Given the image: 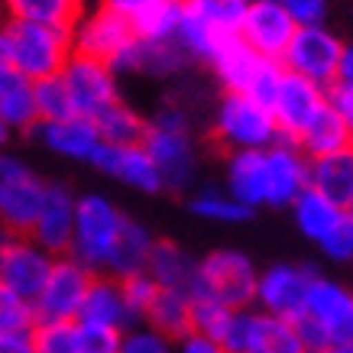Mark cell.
Masks as SVG:
<instances>
[{
	"mask_svg": "<svg viewBox=\"0 0 353 353\" xmlns=\"http://www.w3.org/2000/svg\"><path fill=\"white\" fill-rule=\"evenodd\" d=\"M308 324L327 337L331 347L337 343H353V292L341 282H331L324 276H314L305 299V314Z\"/></svg>",
	"mask_w": 353,
	"mask_h": 353,
	"instance_id": "7c38bea8",
	"label": "cell"
},
{
	"mask_svg": "<svg viewBox=\"0 0 353 353\" xmlns=\"http://www.w3.org/2000/svg\"><path fill=\"white\" fill-rule=\"evenodd\" d=\"M350 152H353V150H350Z\"/></svg>",
	"mask_w": 353,
	"mask_h": 353,
	"instance_id": "6f0895ef",
	"label": "cell"
},
{
	"mask_svg": "<svg viewBox=\"0 0 353 353\" xmlns=\"http://www.w3.org/2000/svg\"><path fill=\"white\" fill-rule=\"evenodd\" d=\"M23 353H32V350H30V347H26V350H23Z\"/></svg>",
	"mask_w": 353,
	"mask_h": 353,
	"instance_id": "9f6ffc18",
	"label": "cell"
},
{
	"mask_svg": "<svg viewBox=\"0 0 353 353\" xmlns=\"http://www.w3.org/2000/svg\"><path fill=\"white\" fill-rule=\"evenodd\" d=\"M62 85L72 101V114L85 120H94L101 110H108L110 104H117V88H114V72L108 65L75 55L65 62L62 68Z\"/></svg>",
	"mask_w": 353,
	"mask_h": 353,
	"instance_id": "8fae6325",
	"label": "cell"
},
{
	"mask_svg": "<svg viewBox=\"0 0 353 353\" xmlns=\"http://www.w3.org/2000/svg\"><path fill=\"white\" fill-rule=\"evenodd\" d=\"M52 263L55 259L46 250H39L30 236H17L7 230L0 234V285L10 289L13 295L36 301L52 272Z\"/></svg>",
	"mask_w": 353,
	"mask_h": 353,
	"instance_id": "9c48e42d",
	"label": "cell"
},
{
	"mask_svg": "<svg viewBox=\"0 0 353 353\" xmlns=\"http://www.w3.org/2000/svg\"><path fill=\"white\" fill-rule=\"evenodd\" d=\"M43 139L49 150H55L59 156L68 159H88L94 156V150L101 146L97 127L85 117H68V120H55V123H43Z\"/></svg>",
	"mask_w": 353,
	"mask_h": 353,
	"instance_id": "d4e9b609",
	"label": "cell"
},
{
	"mask_svg": "<svg viewBox=\"0 0 353 353\" xmlns=\"http://www.w3.org/2000/svg\"><path fill=\"white\" fill-rule=\"evenodd\" d=\"M295 221H299L301 234L321 243L324 236L331 234L334 227L343 221V208L331 204L327 198H324V194L305 188V192L295 198Z\"/></svg>",
	"mask_w": 353,
	"mask_h": 353,
	"instance_id": "1f68e13d",
	"label": "cell"
},
{
	"mask_svg": "<svg viewBox=\"0 0 353 353\" xmlns=\"http://www.w3.org/2000/svg\"><path fill=\"white\" fill-rule=\"evenodd\" d=\"M36 101H32V81L13 72L10 65L0 68V123L10 130H30L36 127Z\"/></svg>",
	"mask_w": 353,
	"mask_h": 353,
	"instance_id": "484cf974",
	"label": "cell"
},
{
	"mask_svg": "<svg viewBox=\"0 0 353 353\" xmlns=\"http://www.w3.org/2000/svg\"><path fill=\"white\" fill-rule=\"evenodd\" d=\"M192 211L201 217H211V221H224V224H236V221H250V208L236 204L234 198H224V194H201L192 201Z\"/></svg>",
	"mask_w": 353,
	"mask_h": 353,
	"instance_id": "ab89813d",
	"label": "cell"
},
{
	"mask_svg": "<svg viewBox=\"0 0 353 353\" xmlns=\"http://www.w3.org/2000/svg\"><path fill=\"white\" fill-rule=\"evenodd\" d=\"M343 217H347V221H350V224H353V194H350V201L343 204Z\"/></svg>",
	"mask_w": 353,
	"mask_h": 353,
	"instance_id": "f5cc1de1",
	"label": "cell"
},
{
	"mask_svg": "<svg viewBox=\"0 0 353 353\" xmlns=\"http://www.w3.org/2000/svg\"><path fill=\"white\" fill-rule=\"evenodd\" d=\"M143 324H150L152 331H159L162 337H169L172 343H179L182 337L192 334V299L179 295V292H165L159 289L152 299L150 311Z\"/></svg>",
	"mask_w": 353,
	"mask_h": 353,
	"instance_id": "f1b7e54d",
	"label": "cell"
},
{
	"mask_svg": "<svg viewBox=\"0 0 353 353\" xmlns=\"http://www.w3.org/2000/svg\"><path fill=\"white\" fill-rule=\"evenodd\" d=\"M78 324H94V327H114V331H127L133 327L123 295H120V282L110 276H94L91 289H88L81 311H78Z\"/></svg>",
	"mask_w": 353,
	"mask_h": 353,
	"instance_id": "44dd1931",
	"label": "cell"
},
{
	"mask_svg": "<svg viewBox=\"0 0 353 353\" xmlns=\"http://www.w3.org/2000/svg\"><path fill=\"white\" fill-rule=\"evenodd\" d=\"M230 175H227V188H230V198L243 208H256V204H266V159H263V150H243L230 159Z\"/></svg>",
	"mask_w": 353,
	"mask_h": 353,
	"instance_id": "603a6c76",
	"label": "cell"
},
{
	"mask_svg": "<svg viewBox=\"0 0 353 353\" xmlns=\"http://www.w3.org/2000/svg\"><path fill=\"white\" fill-rule=\"evenodd\" d=\"M150 250H152V236L146 234V227H139L137 221H123V230H120L117 243H114V253L108 259L104 276L127 279V276H137V272H146Z\"/></svg>",
	"mask_w": 353,
	"mask_h": 353,
	"instance_id": "83f0119b",
	"label": "cell"
},
{
	"mask_svg": "<svg viewBox=\"0 0 353 353\" xmlns=\"http://www.w3.org/2000/svg\"><path fill=\"white\" fill-rule=\"evenodd\" d=\"M334 85L353 91V46H343L341 62H337V75H334Z\"/></svg>",
	"mask_w": 353,
	"mask_h": 353,
	"instance_id": "7dc6e473",
	"label": "cell"
},
{
	"mask_svg": "<svg viewBox=\"0 0 353 353\" xmlns=\"http://www.w3.org/2000/svg\"><path fill=\"white\" fill-rule=\"evenodd\" d=\"M150 152L152 165L159 172L162 188H185L194 175V146L188 133H169V130L146 127V137L139 143Z\"/></svg>",
	"mask_w": 353,
	"mask_h": 353,
	"instance_id": "2e32d148",
	"label": "cell"
},
{
	"mask_svg": "<svg viewBox=\"0 0 353 353\" xmlns=\"http://www.w3.org/2000/svg\"><path fill=\"white\" fill-rule=\"evenodd\" d=\"M30 347V341H23V337H3L0 334V353H23Z\"/></svg>",
	"mask_w": 353,
	"mask_h": 353,
	"instance_id": "681fc988",
	"label": "cell"
},
{
	"mask_svg": "<svg viewBox=\"0 0 353 353\" xmlns=\"http://www.w3.org/2000/svg\"><path fill=\"white\" fill-rule=\"evenodd\" d=\"M137 46L139 39L133 36L130 20H123L120 13L108 7H97L91 17H81L72 30V52L108 65L110 72H123V68L133 72Z\"/></svg>",
	"mask_w": 353,
	"mask_h": 353,
	"instance_id": "7a4b0ae2",
	"label": "cell"
},
{
	"mask_svg": "<svg viewBox=\"0 0 353 353\" xmlns=\"http://www.w3.org/2000/svg\"><path fill=\"white\" fill-rule=\"evenodd\" d=\"M32 327H36V311H32V301L13 295L10 289L0 285V334L3 337H23L30 341Z\"/></svg>",
	"mask_w": 353,
	"mask_h": 353,
	"instance_id": "d590c367",
	"label": "cell"
},
{
	"mask_svg": "<svg viewBox=\"0 0 353 353\" xmlns=\"http://www.w3.org/2000/svg\"><path fill=\"white\" fill-rule=\"evenodd\" d=\"M32 101H36V117L43 123H55V120H68L72 114V101L65 91L62 78H46L32 85Z\"/></svg>",
	"mask_w": 353,
	"mask_h": 353,
	"instance_id": "8d00e7d4",
	"label": "cell"
},
{
	"mask_svg": "<svg viewBox=\"0 0 353 353\" xmlns=\"http://www.w3.org/2000/svg\"><path fill=\"white\" fill-rule=\"evenodd\" d=\"M230 318H234V311L224 305H217L211 299H192V334H201L208 341H214L217 347L230 327Z\"/></svg>",
	"mask_w": 353,
	"mask_h": 353,
	"instance_id": "74e56055",
	"label": "cell"
},
{
	"mask_svg": "<svg viewBox=\"0 0 353 353\" xmlns=\"http://www.w3.org/2000/svg\"><path fill=\"white\" fill-rule=\"evenodd\" d=\"M91 162L108 175L120 179V182L139 188V192H159L162 188L159 172H156L150 152L143 146H108V143H101L94 156H91Z\"/></svg>",
	"mask_w": 353,
	"mask_h": 353,
	"instance_id": "e0dca14e",
	"label": "cell"
},
{
	"mask_svg": "<svg viewBox=\"0 0 353 353\" xmlns=\"http://www.w3.org/2000/svg\"><path fill=\"white\" fill-rule=\"evenodd\" d=\"M152 0H104L101 7H108V10H114V13H120L123 20H130V17H137L143 7H150Z\"/></svg>",
	"mask_w": 353,
	"mask_h": 353,
	"instance_id": "c3c4849f",
	"label": "cell"
},
{
	"mask_svg": "<svg viewBox=\"0 0 353 353\" xmlns=\"http://www.w3.org/2000/svg\"><path fill=\"white\" fill-rule=\"evenodd\" d=\"M120 353H175V343L150 324H133L120 337Z\"/></svg>",
	"mask_w": 353,
	"mask_h": 353,
	"instance_id": "60d3db41",
	"label": "cell"
},
{
	"mask_svg": "<svg viewBox=\"0 0 353 353\" xmlns=\"http://www.w3.org/2000/svg\"><path fill=\"white\" fill-rule=\"evenodd\" d=\"M256 311V308H253ZM246 353H308L305 343L299 341L295 324L269 318L263 311L253 314V331H250V347Z\"/></svg>",
	"mask_w": 353,
	"mask_h": 353,
	"instance_id": "4dcf8cb0",
	"label": "cell"
},
{
	"mask_svg": "<svg viewBox=\"0 0 353 353\" xmlns=\"http://www.w3.org/2000/svg\"><path fill=\"white\" fill-rule=\"evenodd\" d=\"M7 133H10V130H7V127H3V123H0V146L7 143Z\"/></svg>",
	"mask_w": 353,
	"mask_h": 353,
	"instance_id": "db71d44e",
	"label": "cell"
},
{
	"mask_svg": "<svg viewBox=\"0 0 353 353\" xmlns=\"http://www.w3.org/2000/svg\"><path fill=\"white\" fill-rule=\"evenodd\" d=\"M295 23L279 0H250L240 20V39L266 62H279L295 36Z\"/></svg>",
	"mask_w": 353,
	"mask_h": 353,
	"instance_id": "4fadbf2b",
	"label": "cell"
},
{
	"mask_svg": "<svg viewBox=\"0 0 353 353\" xmlns=\"http://www.w3.org/2000/svg\"><path fill=\"white\" fill-rule=\"evenodd\" d=\"M127 217L117 208L97 194H88L75 201V236H72V259H78L91 272H104L108 259L114 253L120 230H123Z\"/></svg>",
	"mask_w": 353,
	"mask_h": 353,
	"instance_id": "277c9868",
	"label": "cell"
},
{
	"mask_svg": "<svg viewBox=\"0 0 353 353\" xmlns=\"http://www.w3.org/2000/svg\"><path fill=\"white\" fill-rule=\"evenodd\" d=\"M72 236H75V198L62 185H46L43 208L36 214L30 240L55 259L72 250Z\"/></svg>",
	"mask_w": 353,
	"mask_h": 353,
	"instance_id": "9a60e30c",
	"label": "cell"
},
{
	"mask_svg": "<svg viewBox=\"0 0 353 353\" xmlns=\"http://www.w3.org/2000/svg\"><path fill=\"white\" fill-rule=\"evenodd\" d=\"M266 159V204H295L308 188V162L301 159L295 146H272L263 152Z\"/></svg>",
	"mask_w": 353,
	"mask_h": 353,
	"instance_id": "ac0fdd59",
	"label": "cell"
},
{
	"mask_svg": "<svg viewBox=\"0 0 353 353\" xmlns=\"http://www.w3.org/2000/svg\"><path fill=\"white\" fill-rule=\"evenodd\" d=\"M182 13L185 0H152L137 17H130V26L139 43H165V39H175Z\"/></svg>",
	"mask_w": 353,
	"mask_h": 353,
	"instance_id": "f546056e",
	"label": "cell"
},
{
	"mask_svg": "<svg viewBox=\"0 0 353 353\" xmlns=\"http://www.w3.org/2000/svg\"><path fill=\"white\" fill-rule=\"evenodd\" d=\"M185 13L201 23L217 43H227V39L240 36L243 7H236V3H227V0H185Z\"/></svg>",
	"mask_w": 353,
	"mask_h": 353,
	"instance_id": "d6a6232c",
	"label": "cell"
},
{
	"mask_svg": "<svg viewBox=\"0 0 353 353\" xmlns=\"http://www.w3.org/2000/svg\"><path fill=\"white\" fill-rule=\"evenodd\" d=\"M32 353H78V321H36L30 334Z\"/></svg>",
	"mask_w": 353,
	"mask_h": 353,
	"instance_id": "e575fe53",
	"label": "cell"
},
{
	"mask_svg": "<svg viewBox=\"0 0 353 353\" xmlns=\"http://www.w3.org/2000/svg\"><path fill=\"white\" fill-rule=\"evenodd\" d=\"M256 266L236 250H217L198 263V285L192 299H211L230 311H243L256 295Z\"/></svg>",
	"mask_w": 353,
	"mask_h": 353,
	"instance_id": "3957f363",
	"label": "cell"
},
{
	"mask_svg": "<svg viewBox=\"0 0 353 353\" xmlns=\"http://www.w3.org/2000/svg\"><path fill=\"white\" fill-rule=\"evenodd\" d=\"M43 198L46 185L20 159L0 156V224L7 234L30 236Z\"/></svg>",
	"mask_w": 353,
	"mask_h": 353,
	"instance_id": "5b68a950",
	"label": "cell"
},
{
	"mask_svg": "<svg viewBox=\"0 0 353 353\" xmlns=\"http://www.w3.org/2000/svg\"><path fill=\"white\" fill-rule=\"evenodd\" d=\"M227 3H236V7H246L250 0H227Z\"/></svg>",
	"mask_w": 353,
	"mask_h": 353,
	"instance_id": "11a10c76",
	"label": "cell"
},
{
	"mask_svg": "<svg viewBox=\"0 0 353 353\" xmlns=\"http://www.w3.org/2000/svg\"><path fill=\"white\" fill-rule=\"evenodd\" d=\"M97 127V137L101 143H108V146H139L143 137H146V127L150 123H143L139 114H133L130 108L123 104H110L108 110H101L94 120H91Z\"/></svg>",
	"mask_w": 353,
	"mask_h": 353,
	"instance_id": "836d02e7",
	"label": "cell"
},
{
	"mask_svg": "<svg viewBox=\"0 0 353 353\" xmlns=\"http://www.w3.org/2000/svg\"><path fill=\"white\" fill-rule=\"evenodd\" d=\"M211 62H214V68H217V78L230 88V94H246L250 85H253V78L263 72L266 59L253 52L240 36H234V39H227V43L217 49Z\"/></svg>",
	"mask_w": 353,
	"mask_h": 353,
	"instance_id": "7402d4cb",
	"label": "cell"
},
{
	"mask_svg": "<svg viewBox=\"0 0 353 353\" xmlns=\"http://www.w3.org/2000/svg\"><path fill=\"white\" fill-rule=\"evenodd\" d=\"M123 331L114 327H94V324H78V353H120Z\"/></svg>",
	"mask_w": 353,
	"mask_h": 353,
	"instance_id": "b9f144b4",
	"label": "cell"
},
{
	"mask_svg": "<svg viewBox=\"0 0 353 353\" xmlns=\"http://www.w3.org/2000/svg\"><path fill=\"white\" fill-rule=\"evenodd\" d=\"M13 20L72 32L81 20V0H3Z\"/></svg>",
	"mask_w": 353,
	"mask_h": 353,
	"instance_id": "4316f807",
	"label": "cell"
},
{
	"mask_svg": "<svg viewBox=\"0 0 353 353\" xmlns=\"http://www.w3.org/2000/svg\"><path fill=\"white\" fill-rule=\"evenodd\" d=\"M3 36H7V65L32 85L59 78L65 62L72 59V32L10 20L3 26Z\"/></svg>",
	"mask_w": 353,
	"mask_h": 353,
	"instance_id": "6da1fadb",
	"label": "cell"
},
{
	"mask_svg": "<svg viewBox=\"0 0 353 353\" xmlns=\"http://www.w3.org/2000/svg\"><path fill=\"white\" fill-rule=\"evenodd\" d=\"M117 282H120V295H123V305H127L133 324H143V318H146V311H150V305H152V299H156L159 285H156L146 272L117 279Z\"/></svg>",
	"mask_w": 353,
	"mask_h": 353,
	"instance_id": "f35d334b",
	"label": "cell"
},
{
	"mask_svg": "<svg viewBox=\"0 0 353 353\" xmlns=\"http://www.w3.org/2000/svg\"><path fill=\"white\" fill-rule=\"evenodd\" d=\"M321 250L331 259H353V224L347 217L321 240Z\"/></svg>",
	"mask_w": 353,
	"mask_h": 353,
	"instance_id": "ee69618b",
	"label": "cell"
},
{
	"mask_svg": "<svg viewBox=\"0 0 353 353\" xmlns=\"http://www.w3.org/2000/svg\"><path fill=\"white\" fill-rule=\"evenodd\" d=\"M321 353H353V343H337V347H327Z\"/></svg>",
	"mask_w": 353,
	"mask_h": 353,
	"instance_id": "816d5d0a",
	"label": "cell"
},
{
	"mask_svg": "<svg viewBox=\"0 0 353 353\" xmlns=\"http://www.w3.org/2000/svg\"><path fill=\"white\" fill-rule=\"evenodd\" d=\"M91 279L94 272L85 269L78 259L59 256L52 263V272L46 279L43 292L32 301L36 321H78V311L91 289Z\"/></svg>",
	"mask_w": 353,
	"mask_h": 353,
	"instance_id": "52a82bcc",
	"label": "cell"
},
{
	"mask_svg": "<svg viewBox=\"0 0 353 353\" xmlns=\"http://www.w3.org/2000/svg\"><path fill=\"white\" fill-rule=\"evenodd\" d=\"M175 353H224V350L214 341L201 337V334H188V337H182L175 343Z\"/></svg>",
	"mask_w": 353,
	"mask_h": 353,
	"instance_id": "bcb514c9",
	"label": "cell"
},
{
	"mask_svg": "<svg viewBox=\"0 0 353 353\" xmlns=\"http://www.w3.org/2000/svg\"><path fill=\"white\" fill-rule=\"evenodd\" d=\"M295 26H321L327 13V0H279Z\"/></svg>",
	"mask_w": 353,
	"mask_h": 353,
	"instance_id": "7bdbcfd3",
	"label": "cell"
},
{
	"mask_svg": "<svg viewBox=\"0 0 353 353\" xmlns=\"http://www.w3.org/2000/svg\"><path fill=\"white\" fill-rule=\"evenodd\" d=\"M327 104H334V108L343 114L347 127H350V137H353V91H347V88H337V85H334L331 91H327Z\"/></svg>",
	"mask_w": 353,
	"mask_h": 353,
	"instance_id": "f6af8a7d",
	"label": "cell"
},
{
	"mask_svg": "<svg viewBox=\"0 0 353 353\" xmlns=\"http://www.w3.org/2000/svg\"><path fill=\"white\" fill-rule=\"evenodd\" d=\"M324 101H327L324 88H318L314 81H308V78L282 72L276 101H272V120H276L279 133L295 143L299 133L308 127V120L318 114V108H321Z\"/></svg>",
	"mask_w": 353,
	"mask_h": 353,
	"instance_id": "5bb4252c",
	"label": "cell"
},
{
	"mask_svg": "<svg viewBox=\"0 0 353 353\" xmlns=\"http://www.w3.org/2000/svg\"><path fill=\"white\" fill-rule=\"evenodd\" d=\"M299 143L301 150L308 152L311 159H324V156H337V152H347L353 150V137H350V127L343 114L334 104L324 101L318 114L308 120V127L299 133Z\"/></svg>",
	"mask_w": 353,
	"mask_h": 353,
	"instance_id": "ffe728a7",
	"label": "cell"
},
{
	"mask_svg": "<svg viewBox=\"0 0 353 353\" xmlns=\"http://www.w3.org/2000/svg\"><path fill=\"white\" fill-rule=\"evenodd\" d=\"M146 276L165 292H179V295H194L198 285V259H192L182 246L172 240H152L150 259H146Z\"/></svg>",
	"mask_w": 353,
	"mask_h": 353,
	"instance_id": "d6986e66",
	"label": "cell"
},
{
	"mask_svg": "<svg viewBox=\"0 0 353 353\" xmlns=\"http://www.w3.org/2000/svg\"><path fill=\"white\" fill-rule=\"evenodd\" d=\"M308 188L324 194L331 204L343 208L353 194V152H337L324 159H311L308 165Z\"/></svg>",
	"mask_w": 353,
	"mask_h": 353,
	"instance_id": "cb8c5ba5",
	"label": "cell"
},
{
	"mask_svg": "<svg viewBox=\"0 0 353 353\" xmlns=\"http://www.w3.org/2000/svg\"><path fill=\"white\" fill-rule=\"evenodd\" d=\"M0 68H7V36L0 30Z\"/></svg>",
	"mask_w": 353,
	"mask_h": 353,
	"instance_id": "f907efd6",
	"label": "cell"
},
{
	"mask_svg": "<svg viewBox=\"0 0 353 353\" xmlns=\"http://www.w3.org/2000/svg\"><path fill=\"white\" fill-rule=\"evenodd\" d=\"M341 52H343L341 39L331 36L324 26H299L285 55H282V62H285V72L308 78L318 88H324V85H334Z\"/></svg>",
	"mask_w": 353,
	"mask_h": 353,
	"instance_id": "30bf717a",
	"label": "cell"
},
{
	"mask_svg": "<svg viewBox=\"0 0 353 353\" xmlns=\"http://www.w3.org/2000/svg\"><path fill=\"white\" fill-rule=\"evenodd\" d=\"M279 137V127L266 108L246 94H227L221 110H217L214 139L221 146H236V150H263Z\"/></svg>",
	"mask_w": 353,
	"mask_h": 353,
	"instance_id": "ba28073f",
	"label": "cell"
},
{
	"mask_svg": "<svg viewBox=\"0 0 353 353\" xmlns=\"http://www.w3.org/2000/svg\"><path fill=\"white\" fill-rule=\"evenodd\" d=\"M318 276L308 266H292V263H276L256 279V295L253 305L256 311L279 318V321L295 324L305 314V299H308L311 279Z\"/></svg>",
	"mask_w": 353,
	"mask_h": 353,
	"instance_id": "8992f818",
	"label": "cell"
}]
</instances>
